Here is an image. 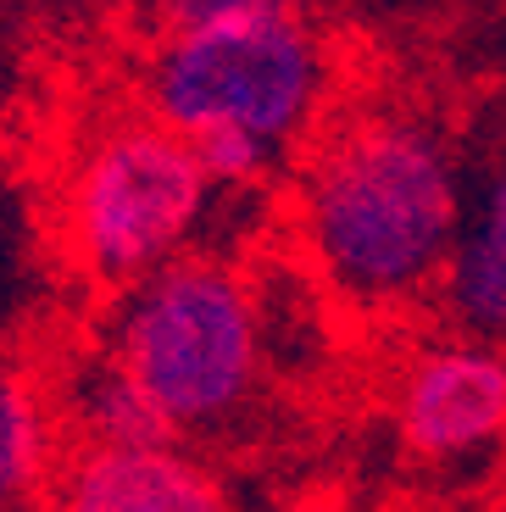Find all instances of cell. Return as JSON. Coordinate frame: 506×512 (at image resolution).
Wrapping results in <instances>:
<instances>
[{
  "instance_id": "6",
  "label": "cell",
  "mask_w": 506,
  "mask_h": 512,
  "mask_svg": "<svg viewBox=\"0 0 506 512\" xmlns=\"http://www.w3.org/2000/svg\"><path fill=\"white\" fill-rule=\"evenodd\" d=\"M51 512H228L217 479L167 446H78L56 468Z\"/></svg>"
},
{
  "instance_id": "5",
  "label": "cell",
  "mask_w": 506,
  "mask_h": 512,
  "mask_svg": "<svg viewBox=\"0 0 506 512\" xmlns=\"http://www.w3.org/2000/svg\"><path fill=\"white\" fill-rule=\"evenodd\" d=\"M401 440L429 468L490 462L506 440V357L484 340L440 346L401 384Z\"/></svg>"
},
{
  "instance_id": "10",
  "label": "cell",
  "mask_w": 506,
  "mask_h": 512,
  "mask_svg": "<svg viewBox=\"0 0 506 512\" xmlns=\"http://www.w3.org/2000/svg\"><path fill=\"white\" fill-rule=\"evenodd\" d=\"M190 145H195V156H201L212 190H245V184L267 179V167L279 162L273 145H262L256 134H240V128H212V134H201V140H190Z\"/></svg>"
},
{
  "instance_id": "12",
  "label": "cell",
  "mask_w": 506,
  "mask_h": 512,
  "mask_svg": "<svg viewBox=\"0 0 506 512\" xmlns=\"http://www.w3.org/2000/svg\"><path fill=\"white\" fill-rule=\"evenodd\" d=\"M284 512H329L323 501H295V507H284Z\"/></svg>"
},
{
  "instance_id": "1",
  "label": "cell",
  "mask_w": 506,
  "mask_h": 512,
  "mask_svg": "<svg viewBox=\"0 0 506 512\" xmlns=\"http://www.w3.org/2000/svg\"><path fill=\"white\" fill-rule=\"evenodd\" d=\"M462 206V173L434 128L367 117L312 156L301 234L329 290L379 312L406 307L445 279Z\"/></svg>"
},
{
  "instance_id": "9",
  "label": "cell",
  "mask_w": 506,
  "mask_h": 512,
  "mask_svg": "<svg viewBox=\"0 0 506 512\" xmlns=\"http://www.w3.org/2000/svg\"><path fill=\"white\" fill-rule=\"evenodd\" d=\"M67 418L84 446H167L173 440V423L112 351L67 379Z\"/></svg>"
},
{
  "instance_id": "11",
  "label": "cell",
  "mask_w": 506,
  "mask_h": 512,
  "mask_svg": "<svg viewBox=\"0 0 506 512\" xmlns=\"http://www.w3.org/2000/svg\"><path fill=\"white\" fill-rule=\"evenodd\" d=\"M301 0H151V17L162 34L206 23H245V17H295Z\"/></svg>"
},
{
  "instance_id": "3",
  "label": "cell",
  "mask_w": 506,
  "mask_h": 512,
  "mask_svg": "<svg viewBox=\"0 0 506 512\" xmlns=\"http://www.w3.org/2000/svg\"><path fill=\"white\" fill-rule=\"evenodd\" d=\"M329 62L295 17H245L162 34L145 67L151 117L184 140L240 128L284 151L323 106Z\"/></svg>"
},
{
  "instance_id": "4",
  "label": "cell",
  "mask_w": 506,
  "mask_h": 512,
  "mask_svg": "<svg viewBox=\"0 0 506 512\" xmlns=\"http://www.w3.org/2000/svg\"><path fill=\"white\" fill-rule=\"evenodd\" d=\"M212 179L184 134L151 123L106 128L67 184V245L95 284L151 279L201 229Z\"/></svg>"
},
{
  "instance_id": "2",
  "label": "cell",
  "mask_w": 506,
  "mask_h": 512,
  "mask_svg": "<svg viewBox=\"0 0 506 512\" xmlns=\"http://www.w3.org/2000/svg\"><path fill=\"white\" fill-rule=\"evenodd\" d=\"M173 435L217 429L251 401L262 373V312L245 279L212 256H178L128 284L106 340Z\"/></svg>"
},
{
  "instance_id": "8",
  "label": "cell",
  "mask_w": 506,
  "mask_h": 512,
  "mask_svg": "<svg viewBox=\"0 0 506 512\" xmlns=\"http://www.w3.org/2000/svg\"><path fill=\"white\" fill-rule=\"evenodd\" d=\"M51 485V401L17 362L0 357V512H51Z\"/></svg>"
},
{
  "instance_id": "7",
  "label": "cell",
  "mask_w": 506,
  "mask_h": 512,
  "mask_svg": "<svg viewBox=\"0 0 506 512\" xmlns=\"http://www.w3.org/2000/svg\"><path fill=\"white\" fill-rule=\"evenodd\" d=\"M440 295L473 340L506 346V167L484 173L462 206V229H456Z\"/></svg>"
}]
</instances>
